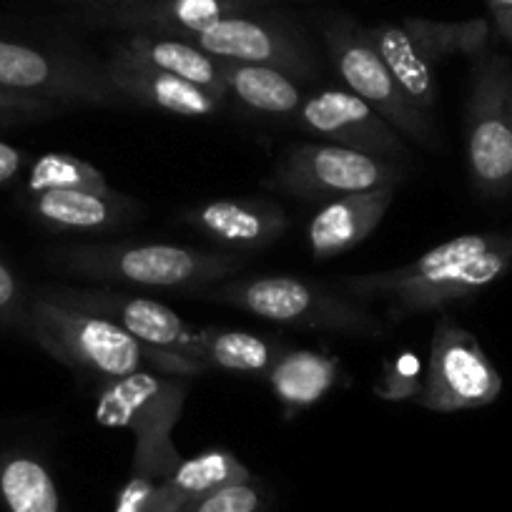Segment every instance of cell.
Returning a JSON list of instances; mask_svg holds the SVG:
<instances>
[{"label":"cell","instance_id":"obj_1","mask_svg":"<svg viewBox=\"0 0 512 512\" xmlns=\"http://www.w3.org/2000/svg\"><path fill=\"white\" fill-rule=\"evenodd\" d=\"M507 272H512V234L482 231L442 241L405 267L344 277L342 289L359 304L382 302L387 317L402 322L477 297Z\"/></svg>","mask_w":512,"mask_h":512},{"label":"cell","instance_id":"obj_2","mask_svg":"<svg viewBox=\"0 0 512 512\" xmlns=\"http://www.w3.org/2000/svg\"><path fill=\"white\" fill-rule=\"evenodd\" d=\"M23 334L31 337L53 359L78 372L98 377L101 384L144 372V369L186 379L209 372L204 364L194 359L149 347L131 337L126 329L113 324L111 319L66 307L43 292L31 294Z\"/></svg>","mask_w":512,"mask_h":512},{"label":"cell","instance_id":"obj_3","mask_svg":"<svg viewBox=\"0 0 512 512\" xmlns=\"http://www.w3.org/2000/svg\"><path fill=\"white\" fill-rule=\"evenodd\" d=\"M48 262L63 274L96 284L201 294L241 269V259L179 244H71L53 249Z\"/></svg>","mask_w":512,"mask_h":512},{"label":"cell","instance_id":"obj_4","mask_svg":"<svg viewBox=\"0 0 512 512\" xmlns=\"http://www.w3.org/2000/svg\"><path fill=\"white\" fill-rule=\"evenodd\" d=\"M199 297L216 304L244 309L254 317L287 327L319 329V332L352 334V337H382L384 324L367 304L344 297L334 289L292 274L264 277H231L204 289Z\"/></svg>","mask_w":512,"mask_h":512},{"label":"cell","instance_id":"obj_5","mask_svg":"<svg viewBox=\"0 0 512 512\" xmlns=\"http://www.w3.org/2000/svg\"><path fill=\"white\" fill-rule=\"evenodd\" d=\"M374 46L395 73L397 83L417 108L432 116L437 106V68L452 56L482 53L490 41V26L482 18L472 21H427L405 18L369 28Z\"/></svg>","mask_w":512,"mask_h":512},{"label":"cell","instance_id":"obj_6","mask_svg":"<svg viewBox=\"0 0 512 512\" xmlns=\"http://www.w3.org/2000/svg\"><path fill=\"white\" fill-rule=\"evenodd\" d=\"M319 31H322L324 46H327L334 68L347 83L349 91L367 101L402 136L420 144L422 149L435 151L440 141H437L432 116L407 98L395 73L390 71L382 53L374 46L369 28L359 26L352 18L332 13V16L322 18Z\"/></svg>","mask_w":512,"mask_h":512},{"label":"cell","instance_id":"obj_7","mask_svg":"<svg viewBox=\"0 0 512 512\" xmlns=\"http://www.w3.org/2000/svg\"><path fill=\"white\" fill-rule=\"evenodd\" d=\"M467 169L482 196L495 199L512 191V68L487 48L472 66Z\"/></svg>","mask_w":512,"mask_h":512},{"label":"cell","instance_id":"obj_8","mask_svg":"<svg viewBox=\"0 0 512 512\" xmlns=\"http://www.w3.org/2000/svg\"><path fill=\"white\" fill-rule=\"evenodd\" d=\"M502 374L472 332L442 314L435 324L420 405L432 412H465L492 405Z\"/></svg>","mask_w":512,"mask_h":512},{"label":"cell","instance_id":"obj_9","mask_svg":"<svg viewBox=\"0 0 512 512\" xmlns=\"http://www.w3.org/2000/svg\"><path fill=\"white\" fill-rule=\"evenodd\" d=\"M402 171L395 161L359 154L337 144H299L284 154L267 189L302 201H332L362 191L397 186Z\"/></svg>","mask_w":512,"mask_h":512},{"label":"cell","instance_id":"obj_10","mask_svg":"<svg viewBox=\"0 0 512 512\" xmlns=\"http://www.w3.org/2000/svg\"><path fill=\"white\" fill-rule=\"evenodd\" d=\"M0 88L41 96L58 106H116L123 98L108 83L103 66L53 48L0 38Z\"/></svg>","mask_w":512,"mask_h":512},{"label":"cell","instance_id":"obj_11","mask_svg":"<svg viewBox=\"0 0 512 512\" xmlns=\"http://www.w3.org/2000/svg\"><path fill=\"white\" fill-rule=\"evenodd\" d=\"M46 297L66 304V307L83 309L96 317L111 319L131 337L161 352L179 354L201 364V329L191 327L179 312L166 307L159 299L144 294H128L108 287H48L41 289Z\"/></svg>","mask_w":512,"mask_h":512},{"label":"cell","instance_id":"obj_12","mask_svg":"<svg viewBox=\"0 0 512 512\" xmlns=\"http://www.w3.org/2000/svg\"><path fill=\"white\" fill-rule=\"evenodd\" d=\"M184 41L194 43L219 61L269 66L294 78H309L317 71L312 48L302 33L277 16H231Z\"/></svg>","mask_w":512,"mask_h":512},{"label":"cell","instance_id":"obj_13","mask_svg":"<svg viewBox=\"0 0 512 512\" xmlns=\"http://www.w3.org/2000/svg\"><path fill=\"white\" fill-rule=\"evenodd\" d=\"M186 395V377L144 369L101 384L96 395V420L106 427H126L136 440L171 437Z\"/></svg>","mask_w":512,"mask_h":512},{"label":"cell","instance_id":"obj_14","mask_svg":"<svg viewBox=\"0 0 512 512\" xmlns=\"http://www.w3.org/2000/svg\"><path fill=\"white\" fill-rule=\"evenodd\" d=\"M297 118L309 134L327 139L329 144L395 161V164L407 156L400 131L352 91L324 88L304 98Z\"/></svg>","mask_w":512,"mask_h":512},{"label":"cell","instance_id":"obj_15","mask_svg":"<svg viewBox=\"0 0 512 512\" xmlns=\"http://www.w3.org/2000/svg\"><path fill=\"white\" fill-rule=\"evenodd\" d=\"M267 0H141L131 6L78 13L91 26L126 33L189 38L231 16L259 13Z\"/></svg>","mask_w":512,"mask_h":512},{"label":"cell","instance_id":"obj_16","mask_svg":"<svg viewBox=\"0 0 512 512\" xmlns=\"http://www.w3.org/2000/svg\"><path fill=\"white\" fill-rule=\"evenodd\" d=\"M103 71L118 96L141 103V106L159 108V111L184 118H206L224 108V98H216L214 93L204 91L184 78H176L139 61L123 51L118 43L108 61L103 63Z\"/></svg>","mask_w":512,"mask_h":512},{"label":"cell","instance_id":"obj_17","mask_svg":"<svg viewBox=\"0 0 512 512\" xmlns=\"http://www.w3.org/2000/svg\"><path fill=\"white\" fill-rule=\"evenodd\" d=\"M186 224L221 246L256 251L282 239L289 219L282 206L264 199H216L186 211Z\"/></svg>","mask_w":512,"mask_h":512},{"label":"cell","instance_id":"obj_18","mask_svg":"<svg viewBox=\"0 0 512 512\" xmlns=\"http://www.w3.org/2000/svg\"><path fill=\"white\" fill-rule=\"evenodd\" d=\"M395 194L397 186H384V189L324 201L307 226V244L314 259L319 262L334 259L362 244L382 224Z\"/></svg>","mask_w":512,"mask_h":512},{"label":"cell","instance_id":"obj_19","mask_svg":"<svg viewBox=\"0 0 512 512\" xmlns=\"http://www.w3.org/2000/svg\"><path fill=\"white\" fill-rule=\"evenodd\" d=\"M31 214L58 234H106L134 221L139 204L118 191H41L31 194Z\"/></svg>","mask_w":512,"mask_h":512},{"label":"cell","instance_id":"obj_20","mask_svg":"<svg viewBox=\"0 0 512 512\" xmlns=\"http://www.w3.org/2000/svg\"><path fill=\"white\" fill-rule=\"evenodd\" d=\"M251 480V472L234 452L206 450L181 460L176 470L156 487V510L186 512L196 500L231 482Z\"/></svg>","mask_w":512,"mask_h":512},{"label":"cell","instance_id":"obj_21","mask_svg":"<svg viewBox=\"0 0 512 512\" xmlns=\"http://www.w3.org/2000/svg\"><path fill=\"white\" fill-rule=\"evenodd\" d=\"M342 377L337 359L314 349H284L267 374L269 387L287 415L317 405L327 392L344 382Z\"/></svg>","mask_w":512,"mask_h":512},{"label":"cell","instance_id":"obj_22","mask_svg":"<svg viewBox=\"0 0 512 512\" xmlns=\"http://www.w3.org/2000/svg\"><path fill=\"white\" fill-rule=\"evenodd\" d=\"M118 46L134 58H139V61L171 73L176 78H184V81L194 83V86L204 88V91L226 101L221 61L201 51L194 43L174 36H156V33H128Z\"/></svg>","mask_w":512,"mask_h":512},{"label":"cell","instance_id":"obj_23","mask_svg":"<svg viewBox=\"0 0 512 512\" xmlns=\"http://www.w3.org/2000/svg\"><path fill=\"white\" fill-rule=\"evenodd\" d=\"M226 98H234L241 106L269 116H289L304 103V93L297 78L269 66L221 61Z\"/></svg>","mask_w":512,"mask_h":512},{"label":"cell","instance_id":"obj_24","mask_svg":"<svg viewBox=\"0 0 512 512\" xmlns=\"http://www.w3.org/2000/svg\"><path fill=\"white\" fill-rule=\"evenodd\" d=\"M284 347L262 334L241 329L201 327V364L231 374L267 377L269 369L282 357Z\"/></svg>","mask_w":512,"mask_h":512},{"label":"cell","instance_id":"obj_25","mask_svg":"<svg viewBox=\"0 0 512 512\" xmlns=\"http://www.w3.org/2000/svg\"><path fill=\"white\" fill-rule=\"evenodd\" d=\"M0 497L8 512H63L48 467L21 452L0 460Z\"/></svg>","mask_w":512,"mask_h":512},{"label":"cell","instance_id":"obj_26","mask_svg":"<svg viewBox=\"0 0 512 512\" xmlns=\"http://www.w3.org/2000/svg\"><path fill=\"white\" fill-rule=\"evenodd\" d=\"M28 191L41 194V191H96L108 194L113 191L108 186L106 176L88 161L78 159L73 154H43L33 161L31 176H28Z\"/></svg>","mask_w":512,"mask_h":512},{"label":"cell","instance_id":"obj_27","mask_svg":"<svg viewBox=\"0 0 512 512\" xmlns=\"http://www.w3.org/2000/svg\"><path fill=\"white\" fill-rule=\"evenodd\" d=\"M422 382H425V369L415 352H402L395 359L384 364L382 379L374 384V395L390 402L420 400Z\"/></svg>","mask_w":512,"mask_h":512},{"label":"cell","instance_id":"obj_28","mask_svg":"<svg viewBox=\"0 0 512 512\" xmlns=\"http://www.w3.org/2000/svg\"><path fill=\"white\" fill-rule=\"evenodd\" d=\"M264 492L254 480L231 482V485L219 487L209 492L186 512H264Z\"/></svg>","mask_w":512,"mask_h":512},{"label":"cell","instance_id":"obj_29","mask_svg":"<svg viewBox=\"0 0 512 512\" xmlns=\"http://www.w3.org/2000/svg\"><path fill=\"white\" fill-rule=\"evenodd\" d=\"M63 106L48 101L41 96H28V93H16L0 88V126L3 123H21L36 121V118H51L61 113Z\"/></svg>","mask_w":512,"mask_h":512},{"label":"cell","instance_id":"obj_30","mask_svg":"<svg viewBox=\"0 0 512 512\" xmlns=\"http://www.w3.org/2000/svg\"><path fill=\"white\" fill-rule=\"evenodd\" d=\"M161 482H164L161 477L149 475V472L131 470V477L118 492L113 512H159L156 510V487Z\"/></svg>","mask_w":512,"mask_h":512},{"label":"cell","instance_id":"obj_31","mask_svg":"<svg viewBox=\"0 0 512 512\" xmlns=\"http://www.w3.org/2000/svg\"><path fill=\"white\" fill-rule=\"evenodd\" d=\"M28 302H31V294L23 292L16 274L0 262V322L26 332Z\"/></svg>","mask_w":512,"mask_h":512},{"label":"cell","instance_id":"obj_32","mask_svg":"<svg viewBox=\"0 0 512 512\" xmlns=\"http://www.w3.org/2000/svg\"><path fill=\"white\" fill-rule=\"evenodd\" d=\"M23 151L16 149V146L0 141V184H8L18 176L23 166Z\"/></svg>","mask_w":512,"mask_h":512},{"label":"cell","instance_id":"obj_33","mask_svg":"<svg viewBox=\"0 0 512 512\" xmlns=\"http://www.w3.org/2000/svg\"><path fill=\"white\" fill-rule=\"evenodd\" d=\"M78 13L86 11H103V8H118V6H131V3H141V0H63Z\"/></svg>","mask_w":512,"mask_h":512},{"label":"cell","instance_id":"obj_34","mask_svg":"<svg viewBox=\"0 0 512 512\" xmlns=\"http://www.w3.org/2000/svg\"><path fill=\"white\" fill-rule=\"evenodd\" d=\"M492 21H495V26H497V31H500V36L507 38V41L512 43V8H510V11L492 13Z\"/></svg>","mask_w":512,"mask_h":512},{"label":"cell","instance_id":"obj_35","mask_svg":"<svg viewBox=\"0 0 512 512\" xmlns=\"http://www.w3.org/2000/svg\"><path fill=\"white\" fill-rule=\"evenodd\" d=\"M485 3H487V6H490L492 13L510 11V8H512V0H485Z\"/></svg>","mask_w":512,"mask_h":512}]
</instances>
